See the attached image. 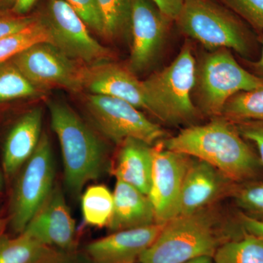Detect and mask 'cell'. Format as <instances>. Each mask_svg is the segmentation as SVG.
<instances>
[{"mask_svg":"<svg viewBox=\"0 0 263 263\" xmlns=\"http://www.w3.org/2000/svg\"><path fill=\"white\" fill-rule=\"evenodd\" d=\"M216 205L164 224L138 262L183 263L203 256L213 257L221 245L243 236L246 232L237 216L235 220L230 219Z\"/></svg>","mask_w":263,"mask_h":263,"instance_id":"1","label":"cell"},{"mask_svg":"<svg viewBox=\"0 0 263 263\" xmlns=\"http://www.w3.org/2000/svg\"><path fill=\"white\" fill-rule=\"evenodd\" d=\"M162 143L167 149L212 164L235 183L257 179L263 168L234 123L221 116L207 124L188 126Z\"/></svg>","mask_w":263,"mask_h":263,"instance_id":"2","label":"cell"},{"mask_svg":"<svg viewBox=\"0 0 263 263\" xmlns=\"http://www.w3.org/2000/svg\"><path fill=\"white\" fill-rule=\"evenodd\" d=\"M51 128L61 146L64 177L71 193L79 195L85 185L101 177L108 167L106 151L99 137L67 103H48Z\"/></svg>","mask_w":263,"mask_h":263,"instance_id":"3","label":"cell"},{"mask_svg":"<svg viewBox=\"0 0 263 263\" xmlns=\"http://www.w3.org/2000/svg\"><path fill=\"white\" fill-rule=\"evenodd\" d=\"M196 60L186 42L174 61L141 81L147 111L171 126L190 124L201 113L193 100Z\"/></svg>","mask_w":263,"mask_h":263,"instance_id":"4","label":"cell"},{"mask_svg":"<svg viewBox=\"0 0 263 263\" xmlns=\"http://www.w3.org/2000/svg\"><path fill=\"white\" fill-rule=\"evenodd\" d=\"M175 22L181 33L208 51L226 48L251 57L257 38L248 24L214 0H184Z\"/></svg>","mask_w":263,"mask_h":263,"instance_id":"5","label":"cell"},{"mask_svg":"<svg viewBox=\"0 0 263 263\" xmlns=\"http://www.w3.org/2000/svg\"><path fill=\"white\" fill-rule=\"evenodd\" d=\"M262 85V80L239 65L230 49L219 48L196 60L193 100L200 113L221 117L232 96Z\"/></svg>","mask_w":263,"mask_h":263,"instance_id":"6","label":"cell"},{"mask_svg":"<svg viewBox=\"0 0 263 263\" xmlns=\"http://www.w3.org/2000/svg\"><path fill=\"white\" fill-rule=\"evenodd\" d=\"M51 142L43 133L35 152L23 166L12 197L9 224L17 234L25 229L54 188Z\"/></svg>","mask_w":263,"mask_h":263,"instance_id":"7","label":"cell"},{"mask_svg":"<svg viewBox=\"0 0 263 263\" xmlns=\"http://www.w3.org/2000/svg\"><path fill=\"white\" fill-rule=\"evenodd\" d=\"M85 106L95 127L116 144L134 138L153 146L165 138V131L160 124L152 122L125 100L88 94Z\"/></svg>","mask_w":263,"mask_h":263,"instance_id":"8","label":"cell"},{"mask_svg":"<svg viewBox=\"0 0 263 263\" xmlns=\"http://www.w3.org/2000/svg\"><path fill=\"white\" fill-rule=\"evenodd\" d=\"M43 18L51 44L71 60L84 65L114 61V52L91 35L84 21L64 0H49Z\"/></svg>","mask_w":263,"mask_h":263,"instance_id":"9","label":"cell"},{"mask_svg":"<svg viewBox=\"0 0 263 263\" xmlns=\"http://www.w3.org/2000/svg\"><path fill=\"white\" fill-rule=\"evenodd\" d=\"M10 60L33 86L44 92L53 88L73 92L83 90L84 65L71 60L51 43L32 45Z\"/></svg>","mask_w":263,"mask_h":263,"instance_id":"10","label":"cell"},{"mask_svg":"<svg viewBox=\"0 0 263 263\" xmlns=\"http://www.w3.org/2000/svg\"><path fill=\"white\" fill-rule=\"evenodd\" d=\"M162 141L153 146V165L148 194L155 210L156 222L160 224L179 215L183 180L193 160L190 156L164 148Z\"/></svg>","mask_w":263,"mask_h":263,"instance_id":"11","label":"cell"},{"mask_svg":"<svg viewBox=\"0 0 263 263\" xmlns=\"http://www.w3.org/2000/svg\"><path fill=\"white\" fill-rule=\"evenodd\" d=\"M173 22L150 0H133L128 67L135 74L144 72L157 60Z\"/></svg>","mask_w":263,"mask_h":263,"instance_id":"12","label":"cell"},{"mask_svg":"<svg viewBox=\"0 0 263 263\" xmlns=\"http://www.w3.org/2000/svg\"><path fill=\"white\" fill-rule=\"evenodd\" d=\"M23 232L51 248L67 252L75 249V221L60 186H54Z\"/></svg>","mask_w":263,"mask_h":263,"instance_id":"13","label":"cell"},{"mask_svg":"<svg viewBox=\"0 0 263 263\" xmlns=\"http://www.w3.org/2000/svg\"><path fill=\"white\" fill-rule=\"evenodd\" d=\"M236 183L212 164L193 157L183 180L179 215L193 214L231 197Z\"/></svg>","mask_w":263,"mask_h":263,"instance_id":"14","label":"cell"},{"mask_svg":"<svg viewBox=\"0 0 263 263\" xmlns=\"http://www.w3.org/2000/svg\"><path fill=\"white\" fill-rule=\"evenodd\" d=\"M83 90L125 100L138 109L147 110L141 81L128 67L114 61L83 65Z\"/></svg>","mask_w":263,"mask_h":263,"instance_id":"15","label":"cell"},{"mask_svg":"<svg viewBox=\"0 0 263 263\" xmlns=\"http://www.w3.org/2000/svg\"><path fill=\"white\" fill-rule=\"evenodd\" d=\"M164 224L114 232L91 242L86 253L92 263H135L155 241Z\"/></svg>","mask_w":263,"mask_h":263,"instance_id":"16","label":"cell"},{"mask_svg":"<svg viewBox=\"0 0 263 263\" xmlns=\"http://www.w3.org/2000/svg\"><path fill=\"white\" fill-rule=\"evenodd\" d=\"M42 122V109L33 108L10 129L3 154V169L8 177L16 174L35 152L43 134Z\"/></svg>","mask_w":263,"mask_h":263,"instance_id":"17","label":"cell"},{"mask_svg":"<svg viewBox=\"0 0 263 263\" xmlns=\"http://www.w3.org/2000/svg\"><path fill=\"white\" fill-rule=\"evenodd\" d=\"M113 195V214L108 226L111 233L157 224L148 195L121 181H117Z\"/></svg>","mask_w":263,"mask_h":263,"instance_id":"18","label":"cell"},{"mask_svg":"<svg viewBox=\"0 0 263 263\" xmlns=\"http://www.w3.org/2000/svg\"><path fill=\"white\" fill-rule=\"evenodd\" d=\"M112 173L117 181L131 185L142 193H149L153 146L134 138H128L120 145Z\"/></svg>","mask_w":263,"mask_h":263,"instance_id":"19","label":"cell"},{"mask_svg":"<svg viewBox=\"0 0 263 263\" xmlns=\"http://www.w3.org/2000/svg\"><path fill=\"white\" fill-rule=\"evenodd\" d=\"M60 254L24 232L0 238V263H48Z\"/></svg>","mask_w":263,"mask_h":263,"instance_id":"20","label":"cell"},{"mask_svg":"<svg viewBox=\"0 0 263 263\" xmlns=\"http://www.w3.org/2000/svg\"><path fill=\"white\" fill-rule=\"evenodd\" d=\"M81 209L86 226L108 228L113 214V193L104 185L89 186L81 197Z\"/></svg>","mask_w":263,"mask_h":263,"instance_id":"21","label":"cell"},{"mask_svg":"<svg viewBox=\"0 0 263 263\" xmlns=\"http://www.w3.org/2000/svg\"><path fill=\"white\" fill-rule=\"evenodd\" d=\"M51 34L43 15L32 24L0 39V63L11 60L21 52L38 43H51Z\"/></svg>","mask_w":263,"mask_h":263,"instance_id":"22","label":"cell"},{"mask_svg":"<svg viewBox=\"0 0 263 263\" xmlns=\"http://www.w3.org/2000/svg\"><path fill=\"white\" fill-rule=\"evenodd\" d=\"M103 20V37L122 39L130 34L133 0H97Z\"/></svg>","mask_w":263,"mask_h":263,"instance_id":"23","label":"cell"},{"mask_svg":"<svg viewBox=\"0 0 263 263\" xmlns=\"http://www.w3.org/2000/svg\"><path fill=\"white\" fill-rule=\"evenodd\" d=\"M213 259L214 263H263V240L246 233L221 245Z\"/></svg>","mask_w":263,"mask_h":263,"instance_id":"24","label":"cell"},{"mask_svg":"<svg viewBox=\"0 0 263 263\" xmlns=\"http://www.w3.org/2000/svg\"><path fill=\"white\" fill-rule=\"evenodd\" d=\"M221 117L233 122L263 121V85L232 96L226 102Z\"/></svg>","mask_w":263,"mask_h":263,"instance_id":"25","label":"cell"},{"mask_svg":"<svg viewBox=\"0 0 263 263\" xmlns=\"http://www.w3.org/2000/svg\"><path fill=\"white\" fill-rule=\"evenodd\" d=\"M44 93L33 86L11 60L0 63V104L37 98Z\"/></svg>","mask_w":263,"mask_h":263,"instance_id":"26","label":"cell"},{"mask_svg":"<svg viewBox=\"0 0 263 263\" xmlns=\"http://www.w3.org/2000/svg\"><path fill=\"white\" fill-rule=\"evenodd\" d=\"M231 197L242 212L263 221V179L236 183Z\"/></svg>","mask_w":263,"mask_h":263,"instance_id":"27","label":"cell"},{"mask_svg":"<svg viewBox=\"0 0 263 263\" xmlns=\"http://www.w3.org/2000/svg\"><path fill=\"white\" fill-rule=\"evenodd\" d=\"M251 28L263 34V0H221Z\"/></svg>","mask_w":263,"mask_h":263,"instance_id":"28","label":"cell"},{"mask_svg":"<svg viewBox=\"0 0 263 263\" xmlns=\"http://www.w3.org/2000/svg\"><path fill=\"white\" fill-rule=\"evenodd\" d=\"M75 10L88 28L103 37V20L97 0H64Z\"/></svg>","mask_w":263,"mask_h":263,"instance_id":"29","label":"cell"},{"mask_svg":"<svg viewBox=\"0 0 263 263\" xmlns=\"http://www.w3.org/2000/svg\"><path fill=\"white\" fill-rule=\"evenodd\" d=\"M38 15H18L12 10H0V39L32 24Z\"/></svg>","mask_w":263,"mask_h":263,"instance_id":"30","label":"cell"},{"mask_svg":"<svg viewBox=\"0 0 263 263\" xmlns=\"http://www.w3.org/2000/svg\"><path fill=\"white\" fill-rule=\"evenodd\" d=\"M233 123L240 136L255 146L263 167V121H242Z\"/></svg>","mask_w":263,"mask_h":263,"instance_id":"31","label":"cell"},{"mask_svg":"<svg viewBox=\"0 0 263 263\" xmlns=\"http://www.w3.org/2000/svg\"><path fill=\"white\" fill-rule=\"evenodd\" d=\"M238 221L246 233L255 235L263 240V221L239 212L237 214Z\"/></svg>","mask_w":263,"mask_h":263,"instance_id":"32","label":"cell"},{"mask_svg":"<svg viewBox=\"0 0 263 263\" xmlns=\"http://www.w3.org/2000/svg\"><path fill=\"white\" fill-rule=\"evenodd\" d=\"M170 18L174 22L179 16L184 0H150Z\"/></svg>","mask_w":263,"mask_h":263,"instance_id":"33","label":"cell"},{"mask_svg":"<svg viewBox=\"0 0 263 263\" xmlns=\"http://www.w3.org/2000/svg\"><path fill=\"white\" fill-rule=\"evenodd\" d=\"M258 41L261 44L260 57L257 61H247V63L251 69L250 72L263 81V34L259 36Z\"/></svg>","mask_w":263,"mask_h":263,"instance_id":"34","label":"cell"},{"mask_svg":"<svg viewBox=\"0 0 263 263\" xmlns=\"http://www.w3.org/2000/svg\"><path fill=\"white\" fill-rule=\"evenodd\" d=\"M37 0H15L12 11L18 15H28Z\"/></svg>","mask_w":263,"mask_h":263,"instance_id":"35","label":"cell"},{"mask_svg":"<svg viewBox=\"0 0 263 263\" xmlns=\"http://www.w3.org/2000/svg\"><path fill=\"white\" fill-rule=\"evenodd\" d=\"M183 263H214V261L212 257L203 256V257H199L190 259V260Z\"/></svg>","mask_w":263,"mask_h":263,"instance_id":"36","label":"cell"},{"mask_svg":"<svg viewBox=\"0 0 263 263\" xmlns=\"http://www.w3.org/2000/svg\"><path fill=\"white\" fill-rule=\"evenodd\" d=\"M15 0H0V10H11Z\"/></svg>","mask_w":263,"mask_h":263,"instance_id":"37","label":"cell"},{"mask_svg":"<svg viewBox=\"0 0 263 263\" xmlns=\"http://www.w3.org/2000/svg\"><path fill=\"white\" fill-rule=\"evenodd\" d=\"M9 224L8 218H0V238L4 235L5 230Z\"/></svg>","mask_w":263,"mask_h":263,"instance_id":"38","label":"cell"},{"mask_svg":"<svg viewBox=\"0 0 263 263\" xmlns=\"http://www.w3.org/2000/svg\"><path fill=\"white\" fill-rule=\"evenodd\" d=\"M48 263H74L71 262V261L68 260L65 258V256L63 255L62 253L58 256V257H56V258L53 259V260H51V262Z\"/></svg>","mask_w":263,"mask_h":263,"instance_id":"39","label":"cell"},{"mask_svg":"<svg viewBox=\"0 0 263 263\" xmlns=\"http://www.w3.org/2000/svg\"><path fill=\"white\" fill-rule=\"evenodd\" d=\"M3 176H2L1 173H0V192L3 190Z\"/></svg>","mask_w":263,"mask_h":263,"instance_id":"40","label":"cell"},{"mask_svg":"<svg viewBox=\"0 0 263 263\" xmlns=\"http://www.w3.org/2000/svg\"><path fill=\"white\" fill-rule=\"evenodd\" d=\"M135 263H141V262H135Z\"/></svg>","mask_w":263,"mask_h":263,"instance_id":"41","label":"cell"}]
</instances>
